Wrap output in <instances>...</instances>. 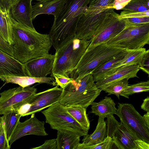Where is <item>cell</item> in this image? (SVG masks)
<instances>
[{
    "instance_id": "cell-1",
    "label": "cell",
    "mask_w": 149,
    "mask_h": 149,
    "mask_svg": "<svg viewBox=\"0 0 149 149\" xmlns=\"http://www.w3.org/2000/svg\"><path fill=\"white\" fill-rule=\"evenodd\" d=\"M12 31L13 57L24 64L49 54L52 44L49 34H41L14 20L6 13Z\"/></svg>"
},
{
    "instance_id": "cell-2",
    "label": "cell",
    "mask_w": 149,
    "mask_h": 149,
    "mask_svg": "<svg viewBox=\"0 0 149 149\" xmlns=\"http://www.w3.org/2000/svg\"><path fill=\"white\" fill-rule=\"evenodd\" d=\"M90 0H66L54 16L49 35L56 50L74 38L79 19L87 9Z\"/></svg>"
},
{
    "instance_id": "cell-3",
    "label": "cell",
    "mask_w": 149,
    "mask_h": 149,
    "mask_svg": "<svg viewBox=\"0 0 149 149\" xmlns=\"http://www.w3.org/2000/svg\"><path fill=\"white\" fill-rule=\"evenodd\" d=\"M95 82L91 72L73 78L63 89L59 102L65 106L78 105L87 108L102 91Z\"/></svg>"
},
{
    "instance_id": "cell-4",
    "label": "cell",
    "mask_w": 149,
    "mask_h": 149,
    "mask_svg": "<svg viewBox=\"0 0 149 149\" xmlns=\"http://www.w3.org/2000/svg\"><path fill=\"white\" fill-rule=\"evenodd\" d=\"M91 42L75 36L56 50L51 74L71 77L73 72Z\"/></svg>"
},
{
    "instance_id": "cell-5",
    "label": "cell",
    "mask_w": 149,
    "mask_h": 149,
    "mask_svg": "<svg viewBox=\"0 0 149 149\" xmlns=\"http://www.w3.org/2000/svg\"><path fill=\"white\" fill-rule=\"evenodd\" d=\"M125 49L104 43L87 49L82 56L71 78H75L91 72Z\"/></svg>"
},
{
    "instance_id": "cell-6",
    "label": "cell",
    "mask_w": 149,
    "mask_h": 149,
    "mask_svg": "<svg viewBox=\"0 0 149 149\" xmlns=\"http://www.w3.org/2000/svg\"><path fill=\"white\" fill-rule=\"evenodd\" d=\"M46 123L58 130L68 131L81 136L88 134V130L81 126L68 112L65 107L56 102L42 111Z\"/></svg>"
},
{
    "instance_id": "cell-7",
    "label": "cell",
    "mask_w": 149,
    "mask_h": 149,
    "mask_svg": "<svg viewBox=\"0 0 149 149\" xmlns=\"http://www.w3.org/2000/svg\"><path fill=\"white\" fill-rule=\"evenodd\" d=\"M107 136L119 149H149V143L138 139L113 115L106 117Z\"/></svg>"
},
{
    "instance_id": "cell-8",
    "label": "cell",
    "mask_w": 149,
    "mask_h": 149,
    "mask_svg": "<svg viewBox=\"0 0 149 149\" xmlns=\"http://www.w3.org/2000/svg\"><path fill=\"white\" fill-rule=\"evenodd\" d=\"M106 43L126 49L143 48L149 44V23L127 26Z\"/></svg>"
},
{
    "instance_id": "cell-9",
    "label": "cell",
    "mask_w": 149,
    "mask_h": 149,
    "mask_svg": "<svg viewBox=\"0 0 149 149\" xmlns=\"http://www.w3.org/2000/svg\"><path fill=\"white\" fill-rule=\"evenodd\" d=\"M116 115L120 122L138 139L149 143V128L143 116L132 104L118 103Z\"/></svg>"
},
{
    "instance_id": "cell-10",
    "label": "cell",
    "mask_w": 149,
    "mask_h": 149,
    "mask_svg": "<svg viewBox=\"0 0 149 149\" xmlns=\"http://www.w3.org/2000/svg\"><path fill=\"white\" fill-rule=\"evenodd\" d=\"M63 89L58 86L36 93L27 99L17 111L21 117L39 112L52 105L59 102Z\"/></svg>"
},
{
    "instance_id": "cell-11",
    "label": "cell",
    "mask_w": 149,
    "mask_h": 149,
    "mask_svg": "<svg viewBox=\"0 0 149 149\" xmlns=\"http://www.w3.org/2000/svg\"><path fill=\"white\" fill-rule=\"evenodd\" d=\"M34 86H21L6 90L0 93V114L13 111H17L29 98L36 94Z\"/></svg>"
},
{
    "instance_id": "cell-12",
    "label": "cell",
    "mask_w": 149,
    "mask_h": 149,
    "mask_svg": "<svg viewBox=\"0 0 149 149\" xmlns=\"http://www.w3.org/2000/svg\"><path fill=\"white\" fill-rule=\"evenodd\" d=\"M119 15L115 12L105 19L91 39L87 49L106 43L125 28L126 23L124 19L119 17Z\"/></svg>"
},
{
    "instance_id": "cell-13",
    "label": "cell",
    "mask_w": 149,
    "mask_h": 149,
    "mask_svg": "<svg viewBox=\"0 0 149 149\" xmlns=\"http://www.w3.org/2000/svg\"><path fill=\"white\" fill-rule=\"evenodd\" d=\"M115 12L114 8H111L96 14L84 12L78 22L75 37L84 40L91 39L105 19Z\"/></svg>"
},
{
    "instance_id": "cell-14",
    "label": "cell",
    "mask_w": 149,
    "mask_h": 149,
    "mask_svg": "<svg viewBox=\"0 0 149 149\" xmlns=\"http://www.w3.org/2000/svg\"><path fill=\"white\" fill-rule=\"evenodd\" d=\"M45 122L39 120L34 114L24 121L18 122L9 141L11 146L16 141L26 135H34L45 136L48 135L44 127Z\"/></svg>"
},
{
    "instance_id": "cell-15",
    "label": "cell",
    "mask_w": 149,
    "mask_h": 149,
    "mask_svg": "<svg viewBox=\"0 0 149 149\" xmlns=\"http://www.w3.org/2000/svg\"><path fill=\"white\" fill-rule=\"evenodd\" d=\"M55 54H48L31 59L24 63L26 75L31 77H45L51 73Z\"/></svg>"
},
{
    "instance_id": "cell-16",
    "label": "cell",
    "mask_w": 149,
    "mask_h": 149,
    "mask_svg": "<svg viewBox=\"0 0 149 149\" xmlns=\"http://www.w3.org/2000/svg\"><path fill=\"white\" fill-rule=\"evenodd\" d=\"M33 0H18L12 7L10 14L14 20L34 30L32 19Z\"/></svg>"
},
{
    "instance_id": "cell-17",
    "label": "cell",
    "mask_w": 149,
    "mask_h": 149,
    "mask_svg": "<svg viewBox=\"0 0 149 149\" xmlns=\"http://www.w3.org/2000/svg\"><path fill=\"white\" fill-rule=\"evenodd\" d=\"M13 76H27L24 64L0 49V77Z\"/></svg>"
},
{
    "instance_id": "cell-18",
    "label": "cell",
    "mask_w": 149,
    "mask_h": 149,
    "mask_svg": "<svg viewBox=\"0 0 149 149\" xmlns=\"http://www.w3.org/2000/svg\"><path fill=\"white\" fill-rule=\"evenodd\" d=\"M139 70L138 65L121 66L111 75L96 81L95 84L97 88L102 91L108 86L119 80L125 78H138L137 74Z\"/></svg>"
},
{
    "instance_id": "cell-19",
    "label": "cell",
    "mask_w": 149,
    "mask_h": 149,
    "mask_svg": "<svg viewBox=\"0 0 149 149\" xmlns=\"http://www.w3.org/2000/svg\"><path fill=\"white\" fill-rule=\"evenodd\" d=\"M125 49L114 57L92 71L91 73L95 82L103 79L115 72L118 68V62L121 61L127 54Z\"/></svg>"
},
{
    "instance_id": "cell-20",
    "label": "cell",
    "mask_w": 149,
    "mask_h": 149,
    "mask_svg": "<svg viewBox=\"0 0 149 149\" xmlns=\"http://www.w3.org/2000/svg\"><path fill=\"white\" fill-rule=\"evenodd\" d=\"M0 79L5 82V84L8 83L15 84L22 87L30 86L36 83L56 85L55 79L52 77L38 78L27 76H6L0 77Z\"/></svg>"
},
{
    "instance_id": "cell-21",
    "label": "cell",
    "mask_w": 149,
    "mask_h": 149,
    "mask_svg": "<svg viewBox=\"0 0 149 149\" xmlns=\"http://www.w3.org/2000/svg\"><path fill=\"white\" fill-rule=\"evenodd\" d=\"M66 0H52L38 1L32 6V19L43 14L52 15L54 16L65 4Z\"/></svg>"
},
{
    "instance_id": "cell-22",
    "label": "cell",
    "mask_w": 149,
    "mask_h": 149,
    "mask_svg": "<svg viewBox=\"0 0 149 149\" xmlns=\"http://www.w3.org/2000/svg\"><path fill=\"white\" fill-rule=\"evenodd\" d=\"M91 105V113L99 117L105 118L109 115L116 114V104L110 97L106 96L99 102H93Z\"/></svg>"
},
{
    "instance_id": "cell-23",
    "label": "cell",
    "mask_w": 149,
    "mask_h": 149,
    "mask_svg": "<svg viewBox=\"0 0 149 149\" xmlns=\"http://www.w3.org/2000/svg\"><path fill=\"white\" fill-rule=\"evenodd\" d=\"M81 137L68 131L58 130L56 139L57 149H76L80 143Z\"/></svg>"
},
{
    "instance_id": "cell-24",
    "label": "cell",
    "mask_w": 149,
    "mask_h": 149,
    "mask_svg": "<svg viewBox=\"0 0 149 149\" xmlns=\"http://www.w3.org/2000/svg\"><path fill=\"white\" fill-rule=\"evenodd\" d=\"M104 118L99 117L95 130L92 134L84 136L82 143L85 145H92L101 142L104 140L107 136V126Z\"/></svg>"
},
{
    "instance_id": "cell-25",
    "label": "cell",
    "mask_w": 149,
    "mask_h": 149,
    "mask_svg": "<svg viewBox=\"0 0 149 149\" xmlns=\"http://www.w3.org/2000/svg\"><path fill=\"white\" fill-rule=\"evenodd\" d=\"M65 107L68 112L75 121L83 127L89 130L90 123L86 113V108L78 105Z\"/></svg>"
},
{
    "instance_id": "cell-26",
    "label": "cell",
    "mask_w": 149,
    "mask_h": 149,
    "mask_svg": "<svg viewBox=\"0 0 149 149\" xmlns=\"http://www.w3.org/2000/svg\"><path fill=\"white\" fill-rule=\"evenodd\" d=\"M21 117L17 112L13 111H10L1 116L8 142Z\"/></svg>"
},
{
    "instance_id": "cell-27",
    "label": "cell",
    "mask_w": 149,
    "mask_h": 149,
    "mask_svg": "<svg viewBox=\"0 0 149 149\" xmlns=\"http://www.w3.org/2000/svg\"><path fill=\"white\" fill-rule=\"evenodd\" d=\"M127 53L124 58L118 62V67L129 65H139L146 51L143 47L134 49H126Z\"/></svg>"
},
{
    "instance_id": "cell-28",
    "label": "cell",
    "mask_w": 149,
    "mask_h": 149,
    "mask_svg": "<svg viewBox=\"0 0 149 149\" xmlns=\"http://www.w3.org/2000/svg\"><path fill=\"white\" fill-rule=\"evenodd\" d=\"M0 36L10 45L13 44L12 31L6 13L0 8Z\"/></svg>"
},
{
    "instance_id": "cell-29",
    "label": "cell",
    "mask_w": 149,
    "mask_h": 149,
    "mask_svg": "<svg viewBox=\"0 0 149 149\" xmlns=\"http://www.w3.org/2000/svg\"><path fill=\"white\" fill-rule=\"evenodd\" d=\"M115 0H90L89 6L84 13L96 14L108 8H113Z\"/></svg>"
},
{
    "instance_id": "cell-30",
    "label": "cell",
    "mask_w": 149,
    "mask_h": 149,
    "mask_svg": "<svg viewBox=\"0 0 149 149\" xmlns=\"http://www.w3.org/2000/svg\"><path fill=\"white\" fill-rule=\"evenodd\" d=\"M149 91V81H141L136 84L129 85L120 93V95L127 98L133 94Z\"/></svg>"
},
{
    "instance_id": "cell-31",
    "label": "cell",
    "mask_w": 149,
    "mask_h": 149,
    "mask_svg": "<svg viewBox=\"0 0 149 149\" xmlns=\"http://www.w3.org/2000/svg\"><path fill=\"white\" fill-rule=\"evenodd\" d=\"M128 78H125L113 83L107 86L102 91L107 93V95H115L119 99L120 93L129 86Z\"/></svg>"
},
{
    "instance_id": "cell-32",
    "label": "cell",
    "mask_w": 149,
    "mask_h": 149,
    "mask_svg": "<svg viewBox=\"0 0 149 149\" xmlns=\"http://www.w3.org/2000/svg\"><path fill=\"white\" fill-rule=\"evenodd\" d=\"M122 10L137 12L149 10V0H131Z\"/></svg>"
},
{
    "instance_id": "cell-33",
    "label": "cell",
    "mask_w": 149,
    "mask_h": 149,
    "mask_svg": "<svg viewBox=\"0 0 149 149\" xmlns=\"http://www.w3.org/2000/svg\"><path fill=\"white\" fill-rule=\"evenodd\" d=\"M114 145L112 138L107 136L101 142L92 145H86L80 143L76 149H111Z\"/></svg>"
},
{
    "instance_id": "cell-34",
    "label": "cell",
    "mask_w": 149,
    "mask_h": 149,
    "mask_svg": "<svg viewBox=\"0 0 149 149\" xmlns=\"http://www.w3.org/2000/svg\"><path fill=\"white\" fill-rule=\"evenodd\" d=\"M143 17H149V10L143 12H137L123 10L119 15V17L121 19Z\"/></svg>"
},
{
    "instance_id": "cell-35",
    "label": "cell",
    "mask_w": 149,
    "mask_h": 149,
    "mask_svg": "<svg viewBox=\"0 0 149 149\" xmlns=\"http://www.w3.org/2000/svg\"><path fill=\"white\" fill-rule=\"evenodd\" d=\"M10 148L6 138L4 126L1 117L0 124V149H10Z\"/></svg>"
},
{
    "instance_id": "cell-36",
    "label": "cell",
    "mask_w": 149,
    "mask_h": 149,
    "mask_svg": "<svg viewBox=\"0 0 149 149\" xmlns=\"http://www.w3.org/2000/svg\"><path fill=\"white\" fill-rule=\"evenodd\" d=\"M51 76L54 78L56 86H60L62 89L73 79L72 78L66 77L58 74H53L51 75Z\"/></svg>"
},
{
    "instance_id": "cell-37",
    "label": "cell",
    "mask_w": 149,
    "mask_h": 149,
    "mask_svg": "<svg viewBox=\"0 0 149 149\" xmlns=\"http://www.w3.org/2000/svg\"><path fill=\"white\" fill-rule=\"evenodd\" d=\"M124 19L127 26L149 23V17L128 18Z\"/></svg>"
},
{
    "instance_id": "cell-38",
    "label": "cell",
    "mask_w": 149,
    "mask_h": 149,
    "mask_svg": "<svg viewBox=\"0 0 149 149\" xmlns=\"http://www.w3.org/2000/svg\"><path fill=\"white\" fill-rule=\"evenodd\" d=\"M140 70L149 75V50L146 51L139 65Z\"/></svg>"
},
{
    "instance_id": "cell-39",
    "label": "cell",
    "mask_w": 149,
    "mask_h": 149,
    "mask_svg": "<svg viewBox=\"0 0 149 149\" xmlns=\"http://www.w3.org/2000/svg\"><path fill=\"white\" fill-rule=\"evenodd\" d=\"M32 149H57L56 139L47 140L41 146L31 148Z\"/></svg>"
},
{
    "instance_id": "cell-40",
    "label": "cell",
    "mask_w": 149,
    "mask_h": 149,
    "mask_svg": "<svg viewBox=\"0 0 149 149\" xmlns=\"http://www.w3.org/2000/svg\"><path fill=\"white\" fill-rule=\"evenodd\" d=\"M18 0H0V8L5 13H10L12 7Z\"/></svg>"
},
{
    "instance_id": "cell-41",
    "label": "cell",
    "mask_w": 149,
    "mask_h": 149,
    "mask_svg": "<svg viewBox=\"0 0 149 149\" xmlns=\"http://www.w3.org/2000/svg\"><path fill=\"white\" fill-rule=\"evenodd\" d=\"M0 49L13 56V48L12 45L5 41L0 36Z\"/></svg>"
},
{
    "instance_id": "cell-42",
    "label": "cell",
    "mask_w": 149,
    "mask_h": 149,
    "mask_svg": "<svg viewBox=\"0 0 149 149\" xmlns=\"http://www.w3.org/2000/svg\"><path fill=\"white\" fill-rule=\"evenodd\" d=\"M131 0H115L113 8L118 10H122Z\"/></svg>"
},
{
    "instance_id": "cell-43",
    "label": "cell",
    "mask_w": 149,
    "mask_h": 149,
    "mask_svg": "<svg viewBox=\"0 0 149 149\" xmlns=\"http://www.w3.org/2000/svg\"><path fill=\"white\" fill-rule=\"evenodd\" d=\"M141 108L146 112H149V97L148 96L143 100L141 106Z\"/></svg>"
},
{
    "instance_id": "cell-44",
    "label": "cell",
    "mask_w": 149,
    "mask_h": 149,
    "mask_svg": "<svg viewBox=\"0 0 149 149\" xmlns=\"http://www.w3.org/2000/svg\"><path fill=\"white\" fill-rule=\"evenodd\" d=\"M143 117L146 125L149 128V112H147L144 114Z\"/></svg>"
},
{
    "instance_id": "cell-45",
    "label": "cell",
    "mask_w": 149,
    "mask_h": 149,
    "mask_svg": "<svg viewBox=\"0 0 149 149\" xmlns=\"http://www.w3.org/2000/svg\"><path fill=\"white\" fill-rule=\"evenodd\" d=\"M37 1H47L50 0H36Z\"/></svg>"
},
{
    "instance_id": "cell-46",
    "label": "cell",
    "mask_w": 149,
    "mask_h": 149,
    "mask_svg": "<svg viewBox=\"0 0 149 149\" xmlns=\"http://www.w3.org/2000/svg\"><path fill=\"white\" fill-rule=\"evenodd\" d=\"M1 117L0 116V123L1 122Z\"/></svg>"
},
{
    "instance_id": "cell-47",
    "label": "cell",
    "mask_w": 149,
    "mask_h": 149,
    "mask_svg": "<svg viewBox=\"0 0 149 149\" xmlns=\"http://www.w3.org/2000/svg\"><path fill=\"white\" fill-rule=\"evenodd\" d=\"M1 123V122H0Z\"/></svg>"
}]
</instances>
